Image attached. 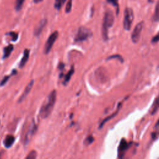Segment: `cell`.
<instances>
[{"label":"cell","mask_w":159,"mask_h":159,"mask_svg":"<svg viewBox=\"0 0 159 159\" xmlns=\"http://www.w3.org/2000/svg\"><path fill=\"white\" fill-rule=\"evenodd\" d=\"M65 68V64H63V63H60L59 65H58V68L60 70H62L64 68Z\"/></svg>","instance_id":"83f0119b"},{"label":"cell","mask_w":159,"mask_h":159,"mask_svg":"<svg viewBox=\"0 0 159 159\" xmlns=\"http://www.w3.org/2000/svg\"><path fill=\"white\" fill-rule=\"evenodd\" d=\"M29 53L30 51L29 49H25L24 51V55L23 57L22 58V60H21V62L19 64V67L22 68L24 67V65H26V62H28V60L29 57Z\"/></svg>","instance_id":"7c38bea8"},{"label":"cell","mask_w":159,"mask_h":159,"mask_svg":"<svg viewBox=\"0 0 159 159\" xmlns=\"http://www.w3.org/2000/svg\"><path fill=\"white\" fill-rule=\"evenodd\" d=\"M113 58H118V60H119L121 63L124 62V59H123V57H122L120 55H118V54H117V55H113L111 56L108 57L107 58V60H110V59H113Z\"/></svg>","instance_id":"44dd1931"},{"label":"cell","mask_w":159,"mask_h":159,"mask_svg":"<svg viewBox=\"0 0 159 159\" xmlns=\"http://www.w3.org/2000/svg\"><path fill=\"white\" fill-rule=\"evenodd\" d=\"M24 1H25V0H16L15 5V8L16 11H20L22 9Z\"/></svg>","instance_id":"ffe728a7"},{"label":"cell","mask_w":159,"mask_h":159,"mask_svg":"<svg viewBox=\"0 0 159 159\" xmlns=\"http://www.w3.org/2000/svg\"><path fill=\"white\" fill-rule=\"evenodd\" d=\"M15 141V138L13 136L9 135L7 136L4 141V145L6 148H9L11 147L13 145Z\"/></svg>","instance_id":"4fadbf2b"},{"label":"cell","mask_w":159,"mask_h":159,"mask_svg":"<svg viewBox=\"0 0 159 159\" xmlns=\"http://www.w3.org/2000/svg\"><path fill=\"white\" fill-rule=\"evenodd\" d=\"M152 19L154 22H158V2L156 5L155 13L152 16Z\"/></svg>","instance_id":"ac0fdd59"},{"label":"cell","mask_w":159,"mask_h":159,"mask_svg":"<svg viewBox=\"0 0 159 159\" xmlns=\"http://www.w3.org/2000/svg\"><path fill=\"white\" fill-rule=\"evenodd\" d=\"M72 8V0H68V3H67L66 8H65V12L67 13H70Z\"/></svg>","instance_id":"7402d4cb"},{"label":"cell","mask_w":159,"mask_h":159,"mask_svg":"<svg viewBox=\"0 0 159 159\" xmlns=\"http://www.w3.org/2000/svg\"><path fill=\"white\" fill-rule=\"evenodd\" d=\"M47 23V20L46 19H42L40 21L39 24L37 25V26L34 29V35L39 36L42 33L44 28L45 27L46 24Z\"/></svg>","instance_id":"9c48e42d"},{"label":"cell","mask_w":159,"mask_h":159,"mask_svg":"<svg viewBox=\"0 0 159 159\" xmlns=\"http://www.w3.org/2000/svg\"><path fill=\"white\" fill-rule=\"evenodd\" d=\"M57 100V91L52 90L48 94L43 103L39 111V116L42 119H46L52 113Z\"/></svg>","instance_id":"6da1fadb"},{"label":"cell","mask_w":159,"mask_h":159,"mask_svg":"<svg viewBox=\"0 0 159 159\" xmlns=\"http://www.w3.org/2000/svg\"><path fill=\"white\" fill-rule=\"evenodd\" d=\"M107 2L109 4H111L113 6L116 8V15H118L119 13V6L118 4V0H106Z\"/></svg>","instance_id":"2e32d148"},{"label":"cell","mask_w":159,"mask_h":159,"mask_svg":"<svg viewBox=\"0 0 159 159\" xmlns=\"http://www.w3.org/2000/svg\"><path fill=\"white\" fill-rule=\"evenodd\" d=\"M74 72H75L74 67L71 66V69L68 71V73H67V74L65 76V77H64V81L63 82L64 85H66V84L69 82V81L70 80V79H71V78L73 73H74Z\"/></svg>","instance_id":"5bb4252c"},{"label":"cell","mask_w":159,"mask_h":159,"mask_svg":"<svg viewBox=\"0 0 159 159\" xmlns=\"http://www.w3.org/2000/svg\"><path fill=\"white\" fill-rule=\"evenodd\" d=\"M58 37V32L55 31L51 35L48 37L47 42L45 44L44 48V54L47 55L51 51V48L54 45V44L56 40L57 39Z\"/></svg>","instance_id":"5b68a950"},{"label":"cell","mask_w":159,"mask_h":159,"mask_svg":"<svg viewBox=\"0 0 159 159\" xmlns=\"http://www.w3.org/2000/svg\"><path fill=\"white\" fill-rule=\"evenodd\" d=\"M148 2L150 3H152L154 2V0H147Z\"/></svg>","instance_id":"4dcf8cb0"},{"label":"cell","mask_w":159,"mask_h":159,"mask_svg":"<svg viewBox=\"0 0 159 159\" xmlns=\"http://www.w3.org/2000/svg\"><path fill=\"white\" fill-rule=\"evenodd\" d=\"M36 131H37L36 124L33 122V123L30 125V127H29V128L28 131V132L26 134V135L25 136V140H24L25 141V142H24V143H25L26 145H27L31 139L34 135V134L35 133Z\"/></svg>","instance_id":"ba28073f"},{"label":"cell","mask_w":159,"mask_h":159,"mask_svg":"<svg viewBox=\"0 0 159 159\" xmlns=\"http://www.w3.org/2000/svg\"><path fill=\"white\" fill-rule=\"evenodd\" d=\"M9 77H10V76H6V77H5L3 79V80L2 81V82L0 83V86H3V85H5V84H6V83L8 81V79L9 78Z\"/></svg>","instance_id":"484cf974"},{"label":"cell","mask_w":159,"mask_h":159,"mask_svg":"<svg viewBox=\"0 0 159 159\" xmlns=\"http://www.w3.org/2000/svg\"><path fill=\"white\" fill-rule=\"evenodd\" d=\"M144 26V22L141 21L138 23L136 27L134 28L132 33L131 34V39L133 43H137L140 39L141 34Z\"/></svg>","instance_id":"8992f818"},{"label":"cell","mask_w":159,"mask_h":159,"mask_svg":"<svg viewBox=\"0 0 159 159\" xmlns=\"http://www.w3.org/2000/svg\"><path fill=\"white\" fill-rule=\"evenodd\" d=\"M130 147L129 144L127 142L125 139H122L118 147V157L119 158H123L125 152Z\"/></svg>","instance_id":"52a82bcc"},{"label":"cell","mask_w":159,"mask_h":159,"mask_svg":"<svg viewBox=\"0 0 159 159\" xmlns=\"http://www.w3.org/2000/svg\"><path fill=\"white\" fill-rule=\"evenodd\" d=\"M34 80H32L27 85V87H26V88L24 89V92L22 93V95L21 96V97L19 98V101H18V103H21L22 101H23L24 100H25L26 98V97L28 96V95L29 94V93H30L33 85H34Z\"/></svg>","instance_id":"30bf717a"},{"label":"cell","mask_w":159,"mask_h":159,"mask_svg":"<svg viewBox=\"0 0 159 159\" xmlns=\"http://www.w3.org/2000/svg\"><path fill=\"white\" fill-rule=\"evenodd\" d=\"M43 0H34V3H39L41 2H42Z\"/></svg>","instance_id":"f546056e"},{"label":"cell","mask_w":159,"mask_h":159,"mask_svg":"<svg viewBox=\"0 0 159 159\" xmlns=\"http://www.w3.org/2000/svg\"><path fill=\"white\" fill-rule=\"evenodd\" d=\"M37 158V152L35 151H32L26 157V159H35Z\"/></svg>","instance_id":"603a6c76"},{"label":"cell","mask_w":159,"mask_h":159,"mask_svg":"<svg viewBox=\"0 0 159 159\" xmlns=\"http://www.w3.org/2000/svg\"><path fill=\"white\" fill-rule=\"evenodd\" d=\"M157 136H158V134L157 132H154V133L152 134V137L153 139L155 140L157 138Z\"/></svg>","instance_id":"f1b7e54d"},{"label":"cell","mask_w":159,"mask_h":159,"mask_svg":"<svg viewBox=\"0 0 159 159\" xmlns=\"http://www.w3.org/2000/svg\"><path fill=\"white\" fill-rule=\"evenodd\" d=\"M9 35H11L12 37V40L13 41H16L18 39V34L14 32H11L9 33Z\"/></svg>","instance_id":"d4e9b609"},{"label":"cell","mask_w":159,"mask_h":159,"mask_svg":"<svg viewBox=\"0 0 159 159\" xmlns=\"http://www.w3.org/2000/svg\"><path fill=\"white\" fill-rule=\"evenodd\" d=\"M13 48H14V47L13 45H9L8 46L6 47L5 48H4V53H3V58H8L11 53L12 52V51H13Z\"/></svg>","instance_id":"9a60e30c"},{"label":"cell","mask_w":159,"mask_h":159,"mask_svg":"<svg viewBox=\"0 0 159 159\" xmlns=\"http://www.w3.org/2000/svg\"><path fill=\"white\" fill-rule=\"evenodd\" d=\"M121 103H119V104H118V108H117L116 111L114 113H113L111 115H110V116H109L108 117L106 118L101 122V123L100 124V126H99V128H100V129L102 128L103 126L104 125V124L106 123L107 121H108L109 120H110L111 119L113 118L114 116H116L118 114V112L119 111V110H120V109H121Z\"/></svg>","instance_id":"8fae6325"},{"label":"cell","mask_w":159,"mask_h":159,"mask_svg":"<svg viewBox=\"0 0 159 159\" xmlns=\"http://www.w3.org/2000/svg\"><path fill=\"white\" fill-rule=\"evenodd\" d=\"M93 142H94V138H93V137L92 136H88L86 139V140H85V144H91Z\"/></svg>","instance_id":"cb8c5ba5"},{"label":"cell","mask_w":159,"mask_h":159,"mask_svg":"<svg viewBox=\"0 0 159 159\" xmlns=\"http://www.w3.org/2000/svg\"><path fill=\"white\" fill-rule=\"evenodd\" d=\"M134 18L133 9L131 8H126L124 13L123 27L126 31H129L131 28L132 24Z\"/></svg>","instance_id":"277c9868"},{"label":"cell","mask_w":159,"mask_h":159,"mask_svg":"<svg viewBox=\"0 0 159 159\" xmlns=\"http://www.w3.org/2000/svg\"><path fill=\"white\" fill-rule=\"evenodd\" d=\"M66 0H55V4H54V8L57 9V10H60L61 8L62 7L64 4L65 3Z\"/></svg>","instance_id":"e0dca14e"},{"label":"cell","mask_w":159,"mask_h":159,"mask_svg":"<svg viewBox=\"0 0 159 159\" xmlns=\"http://www.w3.org/2000/svg\"><path fill=\"white\" fill-rule=\"evenodd\" d=\"M158 109V98H156L155 100L154 103L153 107H152V108L151 114H152V115L155 114L157 112Z\"/></svg>","instance_id":"d6986e66"},{"label":"cell","mask_w":159,"mask_h":159,"mask_svg":"<svg viewBox=\"0 0 159 159\" xmlns=\"http://www.w3.org/2000/svg\"><path fill=\"white\" fill-rule=\"evenodd\" d=\"M114 22V16L113 11L110 9H108L104 13L103 18V25H102V37L104 41H107L109 39L108 30L111 28Z\"/></svg>","instance_id":"7a4b0ae2"},{"label":"cell","mask_w":159,"mask_h":159,"mask_svg":"<svg viewBox=\"0 0 159 159\" xmlns=\"http://www.w3.org/2000/svg\"><path fill=\"white\" fill-rule=\"evenodd\" d=\"M159 39H158V34H157L155 36H154L152 39V43H157L158 42Z\"/></svg>","instance_id":"4316f807"},{"label":"cell","mask_w":159,"mask_h":159,"mask_svg":"<svg viewBox=\"0 0 159 159\" xmlns=\"http://www.w3.org/2000/svg\"><path fill=\"white\" fill-rule=\"evenodd\" d=\"M92 36L93 32L90 29L84 26H81L78 30V32L74 39V41L75 42H81L87 41V39L91 38Z\"/></svg>","instance_id":"3957f363"}]
</instances>
